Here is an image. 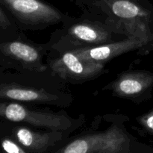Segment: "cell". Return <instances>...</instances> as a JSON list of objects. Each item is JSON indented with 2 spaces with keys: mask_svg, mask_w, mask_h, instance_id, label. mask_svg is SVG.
Segmentation results:
<instances>
[{
  "mask_svg": "<svg viewBox=\"0 0 153 153\" xmlns=\"http://www.w3.org/2000/svg\"><path fill=\"white\" fill-rule=\"evenodd\" d=\"M62 153H119L129 152V140L117 127L104 132L79 137L60 151Z\"/></svg>",
  "mask_w": 153,
  "mask_h": 153,
  "instance_id": "6da1fadb",
  "label": "cell"
},
{
  "mask_svg": "<svg viewBox=\"0 0 153 153\" xmlns=\"http://www.w3.org/2000/svg\"><path fill=\"white\" fill-rule=\"evenodd\" d=\"M0 120L10 123H25L54 131L67 129L71 126V121L67 117L33 111L14 101H0Z\"/></svg>",
  "mask_w": 153,
  "mask_h": 153,
  "instance_id": "7a4b0ae2",
  "label": "cell"
},
{
  "mask_svg": "<svg viewBox=\"0 0 153 153\" xmlns=\"http://www.w3.org/2000/svg\"><path fill=\"white\" fill-rule=\"evenodd\" d=\"M0 4L15 19L25 24L53 22L61 18L55 9L39 0H0Z\"/></svg>",
  "mask_w": 153,
  "mask_h": 153,
  "instance_id": "3957f363",
  "label": "cell"
},
{
  "mask_svg": "<svg viewBox=\"0 0 153 153\" xmlns=\"http://www.w3.org/2000/svg\"><path fill=\"white\" fill-rule=\"evenodd\" d=\"M52 68L66 79H88L101 72L103 65L81 58L74 52L64 53L60 58L55 60Z\"/></svg>",
  "mask_w": 153,
  "mask_h": 153,
  "instance_id": "277c9868",
  "label": "cell"
},
{
  "mask_svg": "<svg viewBox=\"0 0 153 153\" xmlns=\"http://www.w3.org/2000/svg\"><path fill=\"white\" fill-rule=\"evenodd\" d=\"M149 40L146 39H128L123 41L111 43L105 46L94 48L79 49L73 52L85 61L103 64L125 52L138 49L147 44Z\"/></svg>",
  "mask_w": 153,
  "mask_h": 153,
  "instance_id": "5b68a950",
  "label": "cell"
},
{
  "mask_svg": "<svg viewBox=\"0 0 153 153\" xmlns=\"http://www.w3.org/2000/svg\"><path fill=\"white\" fill-rule=\"evenodd\" d=\"M153 86V73L135 72L121 76L115 83L114 90L123 96H136L148 92Z\"/></svg>",
  "mask_w": 153,
  "mask_h": 153,
  "instance_id": "8992f818",
  "label": "cell"
},
{
  "mask_svg": "<svg viewBox=\"0 0 153 153\" xmlns=\"http://www.w3.org/2000/svg\"><path fill=\"white\" fill-rule=\"evenodd\" d=\"M10 133L20 146L30 152H45L53 143L50 134L34 132L25 127L15 126Z\"/></svg>",
  "mask_w": 153,
  "mask_h": 153,
  "instance_id": "52a82bcc",
  "label": "cell"
},
{
  "mask_svg": "<svg viewBox=\"0 0 153 153\" xmlns=\"http://www.w3.org/2000/svg\"><path fill=\"white\" fill-rule=\"evenodd\" d=\"M111 9L115 15L121 18H134L140 16L149 22L151 16L146 10L140 8L138 5L127 0H117L112 4Z\"/></svg>",
  "mask_w": 153,
  "mask_h": 153,
  "instance_id": "ba28073f",
  "label": "cell"
},
{
  "mask_svg": "<svg viewBox=\"0 0 153 153\" xmlns=\"http://www.w3.org/2000/svg\"><path fill=\"white\" fill-rule=\"evenodd\" d=\"M70 33L78 40L88 43L104 42L107 38V34L105 32L85 24L75 25L70 30Z\"/></svg>",
  "mask_w": 153,
  "mask_h": 153,
  "instance_id": "9c48e42d",
  "label": "cell"
},
{
  "mask_svg": "<svg viewBox=\"0 0 153 153\" xmlns=\"http://www.w3.org/2000/svg\"><path fill=\"white\" fill-rule=\"evenodd\" d=\"M0 151L8 153H25L27 152L13 138L0 134Z\"/></svg>",
  "mask_w": 153,
  "mask_h": 153,
  "instance_id": "30bf717a",
  "label": "cell"
},
{
  "mask_svg": "<svg viewBox=\"0 0 153 153\" xmlns=\"http://www.w3.org/2000/svg\"><path fill=\"white\" fill-rule=\"evenodd\" d=\"M6 10L0 4V41L8 40L7 37L13 29V23L10 20Z\"/></svg>",
  "mask_w": 153,
  "mask_h": 153,
  "instance_id": "8fae6325",
  "label": "cell"
},
{
  "mask_svg": "<svg viewBox=\"0 0 153 153\" xmlns=\"http://www.w3.org/2000/svg\"><path fill=\"white\" fill-rule=\"evenodd\" d=\"M140 122L142 125L153 134V110L141 117Z\"/></svg>",
  "mask_w": 153,
  "mask_h": 153,
  "instance_id": "7c38bea8",
  "label": "cell"
},
{
  "mask_svg": "<svg viewBox=\"0 0 153 153\" xmlns=\"http://www.w3.org/2000/svg\"><path fill=\"white\" fill-rule=\"evenodd\" d=\"M3 129V123H0V134Z\"/></svg>",
  "mask_w": 153,
  "mask_h": 153,
  "instance_id": "4fadbf2b",
  "label": "cell"
}]
</instances>
